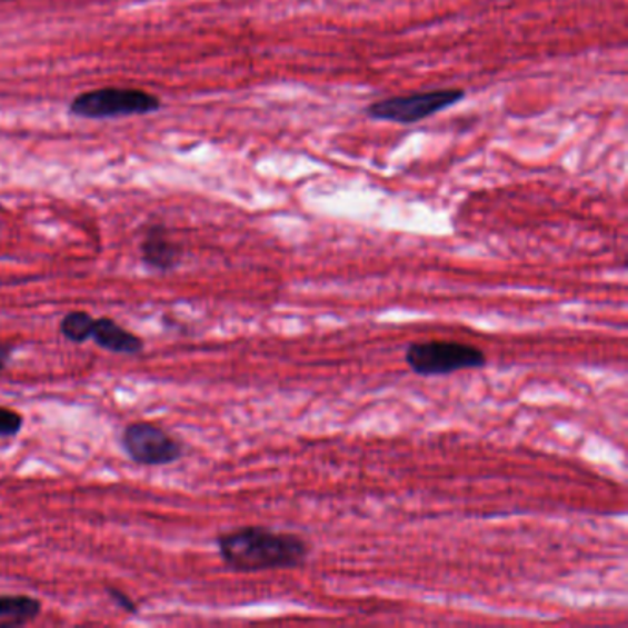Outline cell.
<instances>
[{"label":"cell","mask_w":628,"mask_h":628,"mask_svg":"<svg viewBox=\"0 0 628 628\" xmlns=\"http://www.w3.org/2000/svg\"><path fill=\"white\" fill-rule=\"evenodd\" d=\"M11 349L8 347H0V371H4L8 366V358H10Z\"/></svg>","instance_id":"obj_12"},{"label":"cell","mask_w":628,"mask_h":628,"mask_svg":"<svg viewBox=\"0 0 628 628\" xmlns=\"http://www.w3.org/2000/svg\"><path fill=\"white\" fill-rule=\"evenodd\" d=\"M465 98L461 89H436V91L415 92L408 97H392L375 102L367 108V114L375 120H387L397 124H417L433 114L456 106Z\"/></svg>","instance_id":"obj_3"},{"label":"cell","mask_w":628,"mask_h":628,"mask_svg":"<svg viewBox=\"0 0 628 628\" xmlns=\"http://www.w3.org/2000/svg\"><path fill=\"white\" fill-rule=\"evenodd\" d=\"M41 610L43 605L36 597L0 594V628L30 624Z\"/></svg>","instance_id":"obj_8"},{"label":"cell","mask_w":628,"mask_h":628,"mask_svg":"<svg viewBox=\"0 0 628 628\" xmlns=\"http://www.w3.org/2000/svg\"><path fill=\"white\" fill-rule=\"evenodd\" d=\"M406 363L419 377H445L451 372L485 367L487 355L474 345L431 339L409 345Z\"/></svg>","instance_id":"obj_2"},{"label":"cell","mask_w":628,"mask_h":628,"mask_svg":"<svg viewBox=\"0 0 628 628\" xmlns=\"http://www.w3.org/2000/svg\"><path fill=\"white\" fill-rule=\"evenodd\" d=\"M22 426L24 419L19 411L0 406V439H13L21 433Z\"/></svg>","instance_id":"obj_10"},{"label":"cell","mask_w":628,"mask_h":628,"mask_svg":"<svg viewBox=\"0 0 628 628\" xmlns=\"http://www.w3.org/2000/svg\"><path fill=\"white\" fill-rule=\"evenodd\" d=\"M140 251H142L144 262L157 271H170L176 268L179 255H181L162 227H151Z\"/></svg>","instance_id":"obj_7"},{"label":"cell","mask_w":628,"mask_h":628,"mask_svg":"<svg viewBox=\"0 0 628 628\" xmlns=\"http://www.w3.org/2000/svg\"><path fill=\"white\" fill-rule=\"evenodd\" d=\"M106 591H108V596L111 597V601H113L117 607H120V610H124V612L128 614H139V605L134 602V599L126 596L124 591L119 590V588H113V586H108Z\"/></svg>","instance_id":"obj_11"},{"label":"cell","mask_w":628,"mask_h":628,"mask_svg":"<svg viewBox=\"0 0 628 628\" xmlns=\"http://www.w3.org/2000/svg\"><path fill=\"white\" fill-rule=\"evenodd\" d=\"M161 109L159 98L139 89H98L83 92L70 103V113L83 119H113L153 113Z\"/></svg>","instance_id":"obj_4"},{"label":"cell","mask_w":628,"mask_h":628,"mask_svg":"<svg viewBox=\"0 0 628 628\" xmlns=\"http://www.w3.org/2000/svg\"><path fill=\"white\" fill-rule=\"evenodd\" d=\"M91 339L98 347L114 352V355H140L144 350V341L137 333L129 332L111 317L94 319Z\"/></svg>","instance_id":"obj_6"},{"label":"cell","mask_w":628,"mask_h":628,"mask_svg":"<svg viewBox=\"0 0 628 628\" xmlns=\"http://www.w3.org/2000/svg\"><path fill=\"white\" fill-rule=\"evenodd\" d=\"M92 327H94V317L91 313L74 310L61 319L60 332L70 343H86L91 339Z\"/></svg>","instance_id":"obj_9"},{"label":"cell","mask_w":628,"mask_h":628,"mask_svg":"<svg viewBox=\"0 0 628 628\" xmlns=\"http://www.w3.org/2000/svg\"><path fill=\"white\" fill-rule=\"evenodd\" d=\"M126 456L140 467H167L185 456V448L161 426L153 422H131L120 437Z\"/></svg>","instance_id":"obj_5"},{"label":"cell","mask_w":628,"mask_h":628,"mask_svg":"<svg viewBox=\"0 0 628 628\" xmlns=\"http://www.w3.org/2000/svg\"><path fill=\"white\" fill-rule=\"evenodd\" d=\"M216 544L227 568L238 574L299 568L312 551L310 544L299 535L273 531L262 526L223 532Z\"/></svg>","instance_id":"obj_1"}]
</instances>
